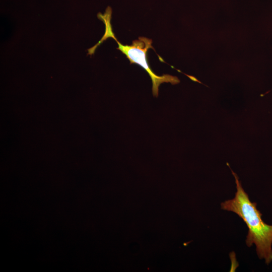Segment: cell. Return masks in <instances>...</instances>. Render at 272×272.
Wrapping results in <instances>:
<instances>
[{
  "label": "cell",
  "mask_w": 272,
  "mask_h": 272,
  "mask_svg": "<svg viewBox=\"0 0 272 272\" xmlns=\"http://www.w3.org/2000/svg\"><path fill=\"white\" fill-rule=\"evenodd\" d=\"M235 178L236 192L233 198L221 203L222 210L236 214L246 224L248 232L245 240L248 247L254 244L259 259H264L268 264L272 260V225L266 224L261 218L262 214L257 209V203L251 202L242 187L238 175L230 168Z\"/></svg>",
  "instance_id": "cell-1"
},
{
  "label": "cell",
  "mask_w": 272,
  "mask_h": 272,
  "mask_svg": "<svg viewBox=\"0 0 272 272\" xmlns=\"http://www.w3.org/2000/svg\"><path fill=\"white\" fill-rule=\"evenodd\" d=\"M111 12L112 11L111 9L109 7H108L103 15L101 13L98 14L97 16L98 19L102 20L105 24V32L100 40L93 47L88 49V54L91 55L94 54L97 46L100 45L107 39L110 38L111 35L113 33L110 22Z\"/></svg>",
  "instance_id": "cell-3"
},
{
  "label": "cell",
  "mask_w": 272,
  "mask_h": 272,
  "mask_svg": "<svg viewBox=\"0 0 272 272\" xmlns=\"http://www.w3.org/2000/svg\"><path fill=\"white\" fill-rule=\"evenodd\" d=\"M111 38L117 43V49L124 54L131 63H136L142 66L149 74L152 82V93L154 96L158 97L159 87L163 83H170L172 85L180 83L179 79L175 76L165 74L161 76L156 75L150 68L147 60V52L149 48H154L152 46V40L140 37L139 40H133L131 45H123L116 39L114 34Z\"/></svg>",
  "instance_id": "cell-2"
}]
</instances>
